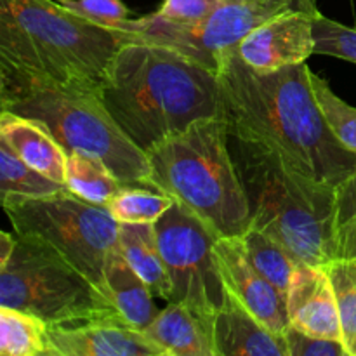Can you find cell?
<instances>
[{"label":"cell","instance_id":"6da1fadb","mask_svg":"<svg viewBox=\"0 0 356 356\" xmlns=\"http://www.w3.org/2000/svg\"><path fill=\"white\" fill-rule=\"evenodd\" d=\"M218 79L232 138L271 153L296 174L330 190L355 176L356 155L330 131L306 63L264 73L232 49L222 56Z\"/></svg>","mask_w":356,"mask_h":356},{"label":"cell","instance_id":"7a4b0ae2","mask_svg":"<svg viewBox=\"0 0 356 356\" xmlns=\"http://www.w3.org/2000/svg\"><path fill=\"white\" fill-rule=\"evenodd\" d=\"M101 97L143 152L200 118L222 115L218 73L169 49L138 42L118 49Z\"/></svg>","mask_w":356,"mask_h":356},{"label":"cell","instance_id":"3957f363","mask_svg":"<svg viewBox=\"0 0 356 356\" xmlns=\"http://www.w3.org/2000/svg\"><path fill=\"white\" fill-rule=\"evenodd\" d=\"M122 45L117 31L76 16L58 0H0V68L101 94Z\"/></svg>","mask_w":356,"mask_h":356},{"label":"cell","instance_id":"277c9868","mask_svg":"<svg viewBox=\"0 0 356 356\" xmlns=\"http://www.w3.org/2000/svg\"><path fill=\"white\" fill-rule=\"evenodd\" d=\"M149 186L186 205L219 236H242L250 204L236 170L225 117L200 118L146 152Z\"/></svg>","mask_w":356,"mask_h":356},{"label":"cell","instance_id":"5b68a950","mask_svg":"<svg viewBox=\"0 0 356 356\" xmlns=\"http://www.w3.org/2000/svg\"><path fill=\"white\" fill-rule=\"evenodd\" d=\"M0 108L42 122L66 152L103 160L124 184L152 188L148 155L122 131L101 94L0 68Z\"/></svg>","mask_w":356,"mask_h":356},{"label":"cell","instance_id":"8992f818","mask_svg":"<svg viewBox=\"0 0 356 356\" xmlns=\"http://www.w3.org/2000/svg\"><path fill=\"white\" fill-rule=\"evenodd\" d=\"M233 160L250 204V226L282 243L299 263L325 266L334 252L336 190L285 167L271 153L232 138Z\"/></svg>","mask_w":356,"mask_h":356},{"label":"cell","instance_id":"52a82bcc","mask_svg":"<svg viewBox=\"0 0 356 356\" xmlns=\"http://www.w3.org/2000/svg\"><path fill=\"white\" fill-rule=\"evenodd\" d=\"M0 202L17 236L54 250L108 298L104 266L117 245L120 222L104 205L70 190L47 197L7 195Z\"/></svg>","mask_w":356,"mask_h":356},{"label":"cell","instance_id":"ba28073f","mask_svg":"<svg viewBox=\"0 0 356 356\" xmlns=\"http://www.w3.org/2000/svg\"><path fill=\"white\" fill-rule=\"evenodd\" d=\"M0 306L33 313L49 325L115 308L54 250L21 236L9 263L0 268Z\"/></svg>","mask_w":356,"mask_h":356},{"label":"cell","instance_id":"9c48e42d","mask_svg":"<svg viewBox=\"0 0 356 356\" xmlns=\"http://www.w3.org/2000/svg\"><path fill=\"white\" fill-rule=\"evenodd\" d=\"M285 10L289 9L266 0H226L211 16L197 23L165 19L153 13L138 19L127 17L111 30L124 42L169 49L218 73L226 52L238 47L254 28Z\"/></svg>","mask_w":356,"mask_h":356},{"label":"cell","instance_id":"30bf717a","mask_svg":"<svg viewBox=\"0 0 356 356\" xmlns=\"http://www.w3.org/2000/svg\"><path fill=\"white\" fill-rule=\"evenodd\" d=\"M155 228L172 289L169 302H183L214 318L226 299L214 254L219 235L179 202L160 216Z\"/></svg>","mask_w":356,"mask_h":356},{"label":"cell","instance_id":"8fae6325","mask_svg":"<svg viewBox=\"0 0 356 356\" xmlns=\"http://www.w3.org/2000/svg\"><path fill=\"white\" fill-rule=\"evenodd\" d=\"M49 356H165L115 308L47 327Z\"/></svg>","mask_w":356,"mask_h":356},{"label":"cell","instance_id":"7c38bea8","mask_svg":"<svg viewBox=\"0 0 356 356\" xmlns=\"http://www.w3.org/2000/svg\"><path fill=\"white\" fill-rule=\"evenodd\" d=\"M214 254L226 291L236 296L264 325L284 336L291 327L287 298L256 270L242 236H219Z\"/></svg>","mask_w":356,"mask_h":356},{"label":"cell","instance_id":"4fadbf2b","mask_svg":"<svg viewBox=\"0 0 356 356\" xmlns=\"http://www.w3.org/2000/svg\"><path fill=\"white\" fill-rule=\"evenodd\" d=\"M312 14L285 10L261 23L236 47L240 58L257 72H277L301 65L315 54Z\"/></svg>","mask_w":356,"mask_h":356},{"label":"cell","instance_id":"5bb4252c","mask_svg":"<svg viewBox=\"0 0 356 356\" xmlns=\"http://www.w3.org/2000/svg\"><path fill=\"white\" fill-rule=\"evenodd\" d=\"M287 313L294 329L343 343L339 309L325 266L299 263L287 294Z\"/></svg>","mask_w":356,"mask_h":356},{"label":"cell","instance_id":"9a60e30c","mask_svg":"<svg viewBox=\"0 0 356 356\" xmlns=\"http://www.w3.org/2000/svg\"><path fill=\"white\" fill-rule=\"evenodd\" d=\"M212 330L218 356H287L284 336L264 325L229 291L216 312Z\"/></svg>","mask_w":356,"mask_h":356},{"label":"cell","instance_id":"2e32d148","mask_svg":"<svg viewBox=\"0 0 356 356\" xmlns=\"http://www.w3.org/2000/svg\"><path fill=\"white\" fill-rule=\"evenodd\" d=\"M212 320L172 301L143 332L165 356H218Z\"/></svg>","mask_w":356,"mask_h":356},{"label":"cell","instance_id":"e0dca14e","mask_svg":"<svg viewBox=\"0 0 356 356\" xmlns=\"http://www.w3.org/2000/svg\"><path fill=\"white\" fill-rule=\"evenodd\" d=\"M0 139L28 165L65 184L68 152L42 122L2 110Z\"/></svg>","mask_w":356,"mask_h":356},{"label":"cell","instance_id":"ac0fdd59","mask_svg":"<svg viewBox=\"0 0 356 356\" xmlns=\"http://www.w3.org/2000/svg\"><path fill=\"white\" fill-rule=\"evenodd\" d=\"M104 284L115 309L139 330H145L160 313L153 302L152 289L132 270L118 245L111 249L106 259Z\"/></svg>","mask_w":356,"mask_h":356},{"label":"cell","instance_id":"d6986e66","mask_svg":"<svg viewBox=\"0 0 356 356\" xmlns=\"http://www.w3.org/2000/svg\"><path fill=\"white\" fill-rule=\"evenodd\" d=\"M117 245L132 270L148 284L153 296L170 301L172 289L160 252L155 222H120Z\"/></svg>","mask_w":356,"mask_h":356},{"label":"cell","instance_id":"ffe728a7","mask_svg":"<svg viewBox=\"0 0 356 356\" xmlns=\"http://www.w3.org/2000/svg\"><path fill=\"white\" fill-rule=\"evenodd\" d=\"M47 327L33 313L0 306V355L49 356Z\"/></svg>","mask_w":356,"mask_h":356},{"label":"cell","instance_id":"44dd1931","mask_svg":"<svg viewBox=\"0 0 356 356\" xmlns=\"http://www.w3.org/2000/svg\"><path fill=\"white\" fill-rule=\"evenodd\" d=\"M65 184L76 197L104 207L124 186L103 160L80 152H68Z\"/></svg>","mask_w":356,"mask_h":356},{"label":"cell","instance_id":"7402d4cb","mask_svg":"<svg viewBox=\"0 0 356 356\" xmlns=\"http://www.w3.org/2000/svg\"><path fill=\"white\" fill-rule=\"evenodd\" d=\"M242 240L256 270L287 298L299 261L278 240L256 226H249Z\"/></svg>","mask_w":356,"mask_h":356},{"label":"cell","instance_id":"603a6c76","mask_svg":"<svg viewBox=\"0 0 356 356\" xmlns=\"http://www.w3.org/2000/svg\"><path fill=\"white\" fill-rule=\"evenodd\" d=\"M68 186L28 165L7 143L0 139V198L7 195L47 197L61 193Z\"/></svg>","mask_w":356,"mask_h":356},{"label":"cell","instance_id":"cb8c5ba5","mask_svg":"<svg viewBox=\"0 0 356 356\" xmlns=\"http://www.w3.org/2000/svg\"><path fill=\"white\" fill-rule=\"evenodd\" d=\"M174 202L172 197L153 188L124 184L110 198L106 209L118 222H156Z\"/></svg>","mask_w":356,"mask_h":356},{"label":"cell","instance_id":"d4e9b609","mask_svg":"<svg viewBox=\"0 0 356 356\" xmlns=\"http://www.w3.org/2000/svg\"><path fill=\"white\" fill-rule=\"evenodd\" d=\"M339 309L343 344L348 355L356 356V259L337 257L325 264Z\"/></svg>","mask_w":356,"mask_h":356},{"label":"cell","instance_id":"484cf974","mask_svg":"<svg viewBox=\"0 0 356 356\" xmlns=\"http://www.w3.org/2000/svg\"><path fill=\"white\" fill-rule=\"evenodd\" d=\"M309 83L320 110L341 145L356 155V106L337 96L323 76L309 70Z\"/></svg>","mask_w":356,"mask_h":356},{"label":"cell","instance_id":"4316f807","mask_svg":"<svg viewBox=\"0 0 356 356\" xmlns=\"http://www.w3.org/2000/svg\"><path fill=\"white\" fill-rule=\"evenodd\" d=\"M334 252L356 259V174L336 190L334 204Z\"/></svg>","mask_w":356,"mask_h":356},{"label":"cell","instance_id":"83f0119b","mask_svg":"<svg viewBox=\"0 0 356 356\" xmlns=\"http://www.w3.org/2000/svg\"><path fill=\"white\" fill-rule=\"evenodd\" d=\"M315 54L332 56L356 65V28L334 21L322 13L313 23Z\"/></svg>","mask_w":356,"mask_h":356},{"label":"cell","instance_id":"f1b7e54d","mask_svg":"<svg viewBox=\"0 0 356 356\" xmlns=\"http://www.w3.org/2000/svg\"><path fill=\"white\" fill-rule=\"evenodd\" d=\"M76 16L99 26L113 28L129 17V7L122 0H58Z\"/></svg>","mask_w":356,"mask_h":356},{"label":"cell","instance_id":"f546056e","mask_svg":"<svg viewBox=\"0 0 356 356\" xmlns=\"http://www.w3.org/2000/svg\"><path fill=\"white\" fill-rule=\"evenodd\" d=\"M284 341L287 356H350L341 341L309 336L294 327L285 330Z\"/></svg>","mask_w":356,"mask_h":356},{"label":"cell","instance_id":"4dcf8cb0","mask_svg":"<svg viewBox=\"0 0 356 356\" xmlns=\"http://www.w3.org/2000/svg\"><path fill=\"white\" fill-rule=\"evenodd\" d=\"M226 0H163L156 14L181 23H197L211 16Z\"/></svg>","mask_w":356,"mask_h":356},{"label":"cell","instance_id":"1f68e13d","mask_svg":"<svg viewBox=\"0 0 356 356\" xmlns=\"http://www.w3.org/2000/svg\"><path fill=\"white\" fill-rule=\"evenodd\" d=\"M266 2L277 3V6L285 7L289 10H299V13L312 14V16H318L320 14L316 0H266Z\"/></svg>","mask_w":356,"mask_h":356},{"label":"cell","instance_id":"d6a6232c","mask_svg":"<svg viewBox=\"0 0 356 356\" xmlns=\"http://www.w3.org/2000/svg\"><path fill=\"white\" fill-rule=\"evenodd\" d=\"M16 233L10 235L9 232H0V268L9 263L14 249H16Z\"/></svg>","mask_w":356,"mask_h":356}]
</instances>
